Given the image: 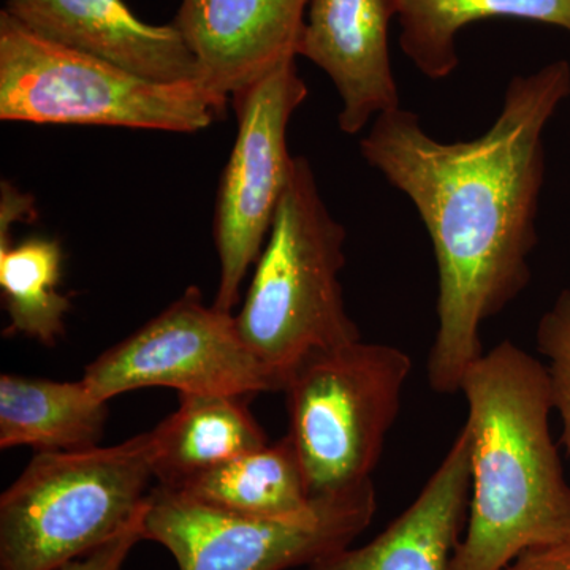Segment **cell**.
Segmentation results:
<instances>
[{
    "label": "cell",
    "mask_w": 570,
    "mask_h": 570,
    "mask_svg": "<svg viewBox=\"0 0 570 570\" xmlns=\"http://www.w3.org/2000/svg\"><path fill=\"white\" fill-rule=\"evenodd\" d=\"M307 92L296 59H288L230 99L238 134L220 178L214 216L220 275L213 305L225 313H234L238 305L243 281L272 230L294 167L288 124Z\"/></svg>",
    "instance_id": "obj_9"
},
{
    "label": "cell",
    "mask_w": 570,
    "mask_h": 570,
    "mask_svg": "<svg viewBox=\"0 0 570 570\" xmlns=\"http://www.w3.org/2000/svg\"><path fill=\"white\" fill-rule=\"evenodd\" d=\"M412 367L403 348L358 340L311 355L288 374L287 436L313 497L373 480Z\"/></svg>",
    "instance_id": "obj_6"
},
{
    "label": "cell",
    "mask_w": 570,
    "mask_h": 570,
    "mask_svg": "<svg viewBox=\"0 0 570 570\" xmlns=\"http://www.w3.org/2000/svg\"><path fill=\"white\" fill-rule=\"evenodd\" d=\"M570 96V63L515 75L497 121L469 141L444 142L415 112H382L360 141L370 167L406 195L425 225L438 269L436 335L428 384L456 395L483 355L482 326L531 283L546 179L543 134Z\"/></svg>",
    "instance_id": "obj_1"
},
{
    "label": "cell",
    "mask_w": 570,
    "mask_h": 570,
    "mask_svg": "<svg viewBox=\"0 0 570 570\" xmlns=\"http://www.w3.org/2000/svg\"><path fill=\"white\" fill-rule=\"evenodd\" d=\"M159 485L181 480L268 444L245 397L179 393V406L151 431Z\"/></svg>",
    "instance_id": "obj_15"
},
{
    "label": "cell",
    "mask_w": 570,
    "mask_h": 570,
    "mask_svg": "<svg viewBox=\"0 0 570 570\" xmlns=\"http://www.w3.org/2000/svg\"><path fill=\"white\" fill-rule=\"evenodd\" d=\"M396 13V0H311L298 58L328 75L343 100L344 134L401 107L389 43Z\"/></svg>",
    "instance_id": "obj_10"
},
{
    "label": "cell",
    "mask_w": 570,
    "mask_h": 570,
    "mask_svg": "<svg viewBox=\"0 0 570 570\" xmlns=\"http://www.w3.org/2000/svg\"><path fill=\"white\" fill-rule=\"evenodd\" d=\"M346 228L330 213L316 175L295 157L272 230L255 264L239 333L281 382L311 355L362 340L344 303Z\"/></svg>",
    "instance_id": "obj_3"
},
{
    "label": "cell",
    "mask_w": 570,
    "mask_h": 570,
    "mask_svg": "<svg viewBox=\"0 0 570 570\" xmlns=\"http://www.w3.org/2000/svg\"><path fill=\"white\" fill-rule=\"evenodd\" d=\"M14 20L82 55L160 82L202 80L181 31L135 17L124 0H7Z\"/></svg>",
    "instance_id": "obj_12"
},
{
    "label": "cell",
    "mask_w": 570,
    "mask_h": 570,
    "mask_svg": "<svg viewBox=\"0 0 570 570\" xmlns=\"http://www.w3.org/2000/svg\"><path fill=\"white\" fill-rule=\"evenodd\" d=\"M62 261L61 243L45 236L0 246V288L10 318L6 335L32 337L43 346L58 343L71 307L59 291Z\"/></svg>",
    "instance_id": "obj_18"
},
{
    "label": "cell",
    "mask_w": 570,
    "mask_h": 570,
    "mask_svg": "<svg viewBox=\"0 0 570 570\" xmlns=\"http://www.w3.org/2000/svg\"><path fill=\"white\" fill-rule=\"evenodd\" d=\"M148 504V502H146ZM146 510V508H145ZM102 547L58 570H122L130 551L142 540V515Z\"/></svg>",
    "instance_id": "obj_20"
},
{
    "label": "cell",
    "mask_w": 570,
    "mask_h": 570,
    "mask_svg": "<svg viewBox=\"0 0 570 570\" xmlns=\"http://www.w3.org/2000/svg\"><path fill=\"white\" fill-rule=\"evenodd\" d=\"M311 0H181L175 26L202 81L232 99L298 58Z\"/></svg>",
    "instance_id": "obj_11"
},
{
    "label": "cell",
    "mask_w": 570,
    "mask_h": 570,
    "mask_svg": "<svg viewBox=\"0 0 570 570\" xmlns=\"http://www.w3.org/2000/svg\"><path fill=\"white\" fill-rule=\"evenodd\" d=\"M82 381L108 403L145 387L245 400L283 392L243 340L234 313L205 305L198 287L187 288L159 316L94 360Z\"/></svg>",
    "instance_id": "obj_8"
},
{
    "label": "cell",
    "mask_w": 570,
    "mask_h": 570,
    "mask_svg": "<svg viewBox=\"0 0 570 570\" xmlns=\"http://www.w3.org/2000/svg\"><path fill=\"white\" fill-rule=\"evenodd\" d=\"M459 393L471 491L449 570H501L523 551L570 539V485L551 438L542 360L501 341L472 363Z\"/></svg>",
    "instance_id": "obj_2"
},
{
    "label": "cell",
    "mask_w": 570,
    "mask_h": 570,
    "mask_svg": "<svg viewBox=\"0 0 570 570\" xmlns=\"http://www.w3.org/2000/svg\"><path fill=\"white\" fill-rule=\"evenodd\" d=\"M151 479V431L40 452L0 498V570H58L110 542L141 515Z\"/></svg>",
    "instance_id": "obj_5"
},
{
    "label": "cell",
    "mask_w": 570,
    "mask_h": 570,
    "mask_svg": "<svg viewBox=\"0 0 570 570\" xmlns=\"http://www.w3.org/2000/svg\"><path fill=\"white\" fill-rule=\"evenodd\" d=\"M501 570H570V539L523 551Z\"/></svg>",
    "instance_id": "obj_22"
},
{
    "label": "cell",
    "mask_w": 570,
    "mask_h": 570,
    "mask_svg": "<svg viewBox=\"0 0 570 570\" xmlns=\"http://www.w3.org/2000/svg\"><path fill=\"white\" fill-rule=\"evenodd\" d=\"M108 420V401L85 381L0 376V449L77 452L97 448Z\"/></svg>",
    "instance_id": "obj_14"
},
{
    "label": "cell",
    "mask_w": 570,
    "mask_h": 570,
    "mask_svg": "<svg viewBox=\"0 0 570 570\" xmlns=\"http://www.w3.org/2000/svg\"><path fill=\"white\" fill-rule=\"evenodd\" d=\"M535 346L549 374L553 412L560 417L562 442L570 456V288L540 317Z\"/></svg>",
    "instance_id": "obj_19"
},
{
    "label": "cell",
    "mask_w": 570,
    "mask_h": 570,
    "mask_svg": "<svg viewBox=\"0 0 570 570\" xmlns=\"http://www.w3.org/2000/svg\"><path fill=\"white\" fill-rule=\"evenodd\" d=\"M167 489L209 508L253 517L292 515L314 499L288 436L197 472Z\"/></svg>",
    "instance_id": "obj_16"
},
{
    "label": "cell",
    "mask_w": 570,
    "mask_h": 570,
    "mask_svg": "<svg viewBox=\"0 0 570 570\" xmlns=\"http://www.w3.org/2000/svg\"><path fill=\"white\" fill-rule=\"evenodd\" d=\"M230 99L202 80L160 82L32 32L0 11V119L194 134Z\"/></svg>",
    "instance_id": "obj_4"
},
{
    "label": "cell",
    "mask_w": 570,
    "mask_h": 570,
    "mask_svg": "<svg viewBox=\"0 0 570 570\" xmlns=\"http://www.w3.org/2000/svg\"><path fill=\"white\" fill-rule=\"evenodd\" d=\"M377 512L373 480L314 497L292 515L253 517L209 508L167 487L151 490L142 540L174 554L179 570H287L347 549Z\"/></svg>",
    "instance_id": "obj_7"
},
{
    "label": "cell",
    "mask_w": 570,
    "mask_h": 570,
    "mask_svg": "<svg viewBox=\"0 0 570 570\" xmlns=\"http://www.w3.org/2000/svg\"><path fill=\"white\" fill-rule=\"evenodd\" d=\"M396 7L401 50L430 80L456 70V37L472 22L515 18L570 33V0H396Z\"/></svg>",
    "instance_id": "obj_17"
},
{
    "label": "cell",
    "mask_w": 570,
    "mask_h": 570,
    "mask_svg": "<svg viewBox=\"0 0 570 570\" xmlns=\"http://www.w3.org/2000/svg\"><path fill=\"white\" fill-rule=\"evenodd\" d=\"M469 491V442L461 428L419 497L381 534L307 570H449L466 527Z\"/></svg>",
    "instance_id": "obj_13"
},
{
    "label": "cell",
    "mask_w": 570,
    "mask_h": 570,
    "mask_svg": "<svg viewBox=\"0 0 570 570\" xmlns=\"http://www.w3.org/2000/svg\"><path fill=\"white\" fill-rule=\"evenodd\" d=\"M36 202L9 181L0 184V246L11 243V227L36 219Z\"/></svg>",
    "instance_id": "obj_21"
}]
</instances>
